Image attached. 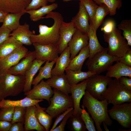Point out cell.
Listing matches in <instances>:
<instances>
[{
  "label": "cell",
  "mask_w": 131,
  "mask_h": 131,
  "mask_svg": "<svg viewBox=\"0 0 131 131\" xmlns=\"http://www.w3.org/2000/svg\"><path fill=\"white\" fill-rule=\"evenodd\" d=\"M112 78L95 74L87 79L86 91L94 98L103 100L102 95L106 90Z\"/></svg>",
  "instance_id": "obj_8"
},
{
  "label": "cell",
  "mask_w": 131,
  "mask_h": 131,
  "mask_svg": "<svg viewBox=\"0 0 131 131\" xmlns=\"http://www.w3.org/2000/svg\"><path fill=\"white\" fill-rule=\"evenodd\" d=\"M73 109L69 112L61 121L59 125L56 127L52 131H64L68 119L73 114Z\"/></svg>",
  "instance_id": "obj_43"
},
{
  "label": "cell",
  "mask_w": 131,
  "mask_h": 131,
  "mask_svg": "<svg viewBox=\"0 0 131 131\" xmlns=\"http://www.w3.org/2000/svg\"><path fill=\"white\" fill-rule=\"evenodd\" d=\"M12 124L11 122L0 120V131H9Z\"/></svg>",
  "instance_id": "obj_50"
},
{
  "label": "cell",
  "mask_w": 131,
  "mask_h": 131,
  "mask_svg": "<svg viewBox=\"0 0 131 131\" xmlns=\"http://www.w3.org/2000/svg\"><path fill=\"white\" fill-rule=\"evenodd\" d=\"M48 0H31L25 9L26 11L37 9L47 5Z\"/></svg>",
  "instance_id": "obj_42"
},
{
  "label": "cell",
  "mask_w": 131,
  "mask_h": 131,
  "mask_svg": "<svg viewBox=\"0 0 131 131\" xmlns=\"http://www.w3.org/2000/svg\"><path fill=\"white\" fill-rule=\"evenodd\" d=\"M26 11L19 13H8L5 16L1 26L9 30L11 32L16 29L20 25V20Z\"/></svg>",
  "instance_id": "obj_32"
},
{
  "label": "cell",
  "mask_w": 131,
  "mask_h": 131,
  "mask_svg": "<svg viewBox=\"0 0 131 131\" xmlns=\"http://www.w3.org/2000/svg\"><path fill=\"white\" fill-rule=\"evenodd\" d=\"M98 5L102 4L105 5L109 10L110 15L115 14L117 9H119L122 7V0H93Z\"/></svg>",
  "instance_id": "obj_36"
},
{
  "label": "cell",
  "mask_w": 131,
  "mask_h": 131,
  "mask_svg": "<svg viewBox=\"0 0 131 131\" xmlns=\"http://www.w3.org/2000/svg\"><path fill=\"white\" fill-rule=\"evenodd\" d=\"M119 80L120 83L127 90L131 91V78L127 76H122Z\"/></svg>",
  "instance_id": "obj_48"
},
{
  "label": "cell",
  "mask_w": 131,
  "mask_h": 131,
  "mask_svg": "<svg viewBox=\"0 0 131 131\" xmlns=\"http://www.w3.org/2000/svg\"><path fill=\"white\" fill-rule=\"evenodd\" d=\"M119 131H131V129H128V130H123V129H119Z\"/></svg>",
  "instance_id": "obj_53"
},
{
  "label": "cell",
  "mask_w": 131,
  "mask_h": 131,
  "mask_svg": "<svg viewBox=\"0 0 131 131\" xmlns=\"http://www.w3.org/2000/svg\"><path fill=\"white\" fill-rule=\"evenodd\" d=\"M109 13V10L105 5L102 4L98 5L92 21L90 22L96 31L102 23L105 17Z\"/></svg>",
  "instance_id": "obj_34"
},
{
  "label": "cell",
  "mask_w": 131,
  "mask_h": 131,
  "mask_svg": "<svg viewBox=\"0 0 131 131\" xmlns=\"http://www.w3.org/2000/svg\"><path fill=\"white\" fill-rule=\"evenodd\" d=\"M73 107L69 108L63 113L58 115L56 118L52 128L50 130V131H52L56 127L58 124L62 120L66 114L71 110L73 109Z\"/></svg>",
  "instance_id": "obj_47"
},
{
  "label": "cell",
  "mask_w": 131,
  "mask_h": 131,
  "mask_svg": "<svg viewBox=\"0 0 131 131\" xmlns=\"http://www.w3.org/2000/svg\"><path fill=\"white\" fill-rule=\"evenodd\" d=\"M119 58L111 56L108 53L107 48H104L101 52L88 59L86 63L88 71L96 74L107 71L115 62L119 61Z\"/></svg>",
  "instance_id": "obj_7"
},
{
  "label": "cell",
  "mask_w": 131,
  "mask_h": 131,
  "mask_svg": "<svg viewBox=\"0 0 131 131\" xmlns=\"http://www.w3.org/2000/svg\"><path fill=\"white\" fill-rule=\"evenodd\" d=\"M56 0H48V2L51 3H53L55 2Z\"/></svg>",
  "instance_id": "obj_54"
},
{
  "label": "cell",
  "mask_w": 131,
  "mask_h": 131,
  "mask_svg": "<svg viewBox=\"0 0 131 131\" xmlns=\"http://www.w3.org/2000/svg\"><path fill=\"white\" fill-rule=\"evenodd\" d=\"M31 0H0V10L6 13L25 11Z\"/></svg>",
  "instance_id": "obj_16"
},
{
  "label": "cell",
  "mask_w": 131,
  "mask_h": 131,
  "mask_svg": "<svg viewBox=\"0 0 131 131\" xmlns=\"http://www.w3.org/2000/svg\"><path fill=\"white\" fill-rule=\"evenodd\" d=\"M63 0V1L64 2H67L69 1H70L71 0Z\"/></svg>",
  "instance_id": "obj_55"
},
{
  "label": "cell",
  "mask_w": 131,
  "mask_h": 131,
  "mask_svg": "<svg viewBox=\"0 0 131 131\" xmlns=\"http://www.w3.org/2000/svg\"><path fill=\"white\" fill-rule=\"evenodd\" d=\"M96 32L90 22L89 29L88 33L89 38L88 46L90 50L88 59L91 58L96 54L102 51L104 48L101 45L98 41Z\"/></svg>",
  "instance_id": "obj_25"
},
{
  "label": "cell",
  "mask_w": 131,
  "mask_h": 131,
  "mask_svg": "<svg viewBox=\"0 0 131 131\" xmlns=\"http://www.w3.org/2000/svg\"><path fill=\"white\" fill-rule=\"evenodd\" d=\"M110 118L117 121L122 127L130 128L131 125V102L113 105L108 110Z\"/></svg>",
  "instance_id": "obj_9"
},
{
  "label": "cell",
  "mask_w": 131,
  "mask_h": 131,
  "mask_svg": "<svg viewBox=\"0 0 131 131\" xmlns=\"http://www.w3.org/2000/svg\"><path fill=\"white\" fill-rule=\"evenodd\" d=\"M35 106V114L37 120L46 131H49L52 122L53 118L46 111V108L40 106L39 103Z\"/></svg>",
  "instance_id": "obj_28"
},
{
  "label": "cell",
  "mask_w": 131,
  "mask_h": 131,
  "mask_svg": "<svg viewBox=\"0 0 131 131\" xmlns=\"http://www.w3.org/2000/svg\"><path fill=\"white\" fill-rule=\"evenodd\" d=\"M26 111V107H16L14 108L12 124L17 122L24 123Z\"/></svg>",
  "instance_id": "obj_40"
},
{
  "label": "cell",
  "mask_w": 131,
  "mask_h": 131,
  "mask_svg": "<svg viewBox=\"0 0 131 131\" xmlns=\"http://www.w3.org/2000/svg\"><path fill=\"white\" fill-rule=\"evenodd\" d=\"M45 62L35 59L26 71L25 75V81L23 91L25 92L31 89V86L33 78L40 67Z\"/></svg>",
  "instance_id": "obj_24"
},
{
  "label": "cell",
  "mask_w": 131,
  "mask_h": 131,
  "mask_svg": "<svg viewBox=\"0 0 131 131\" xmlns=\"http://www.w3.org/2000/svg\"><path fill=\"white\" fill-rule=\"evenodd\" d=\"M81 115L73 114L67 122L68 127L73 131H85L86 129Z\"/></svg>",
  "instance_id": "obj_35"
},
{
  "label": "cell",
  "mask_w": 131,
  "mask_h": 131,
  "mask_svg": "<svg viewBox=\"0 0 131 131\" xmlns=\"http://www.w3.org/2000/svg\"><path fill=\"white\" fill-rule=\"evenodd\" d=\"M79 4L78 12L72 18L71 21L73 23L77 29L88 34L90 26L89 16L83 5L80 2Z\"/></svg>",
  "instance_id": "obj_17"
},
{
  "label": "cell",
  "mask_w": 131,
  "mask_h": 131,
  "mask_svg": "<svg viewBox=\"0 0 131 131\" xmlns=\"http://www.w3.org/2000/svg\"><path fill=\"white\" fill-rule=\"evenodd\" d=\"M34 32L29 29V25L25 22L23 25H20L17 28L12 31L10 36H12L22 44L27 46L32 44L31 40V35Z\"/></svg>",
  "instance_id": "obj_18"
},
{
  "label": "cell",
  "mask_w": 131,
  "mask_h": 131,
  "mask_svg": "<svg viewBox=\"0 0 131 131\" xmlns=\"http://www.w3.org/2000/svg\"><path fill=\"white\" fill-rule=\"evenodd\" d=\"M106 75L119 79L122 76L131 78V66H127L119 61L111 66L107 71Z\"/></svg>",
  "instance_id": "obj_22"
},
{
  "label": "cell",
  "mask_w": 131,
  "mask_h": 131,
  "mask_svg": "<svg viewBox=\"0 0 131 131\" xmlns=\"http://www.w3.org/2000/svg\"><path fill=\"white\" fill-rule=\"evenodd\" d=\"M80 1L84 6L89 15L90 22H91L98 5L93 0H80Z\"/></svg>",
  "instance_id": "obj_39"
},
{
  "label": "cell",
  "mask_w": 131,
  "mask_h": 131,
  "mask_svg": "<svg viewBox=\"0 0 131 131\" xmlns=\"http://www.w3.org/2000/svg\"></svg>",
  "instance_id": "obj_56"
},
{
  "label": "cell",
  "mask_w": 131,
  "mask_h": 131,
  "mask_svg": "<svg viewBox=\"0 0 131 131\" xmlns=\"http://www.w3.org/2000/svg\"><path fill=\"white\" fill-rule=\"evenodd\" d=\"M15 107H3L0 109V120L11 122Z\"/></svg>",
  "instance_id": "obj_41"
},
{
  "label": "cell",
  "mask_w": 131,
  "mask_h": 131,
  "mask_svg": "<svg viewBox=\"0 0 131 131\" xmlns=\"http://www.w3.org/2000/svg\"><path fill=\"white\" fill-rule=\"evenodd\" d=\"M119 61L126 65L131 66V49L120 58Z\"/></svg>",
  "instance_id": "obj_46"
},
{
  "label": "cell",
  "mask_w": 131,
  "mask_h": 131,
  "mask_svg": "<svg viewBox=\"0 0 131 131\" xmlns=\"http://www.w3.org/2000/svg\"><path fill=\"white\" fill-rule=\"evenodd\" d=\"M29 51L25 47L21 46L9 54L0 58V71H5L15 65L25 57Z\"/></svg>",
  "instance_id": "obj_11"
},
{
  "label": "cell",
  "mask_w": 131,
  "mask_h": 131,
  "mask_svg": "<svg viewBox=\"0 0 131 131\" xmlns=\"http://www.w3.org/2000/svg\"><path fill=\"white\" fill-rule=\"evenodd\" d=\"M87 82L86 79L80 83L70 85L71 96L74 103V114H81L82 108L80 107V102L85 92Z\"/></svg>",
  "instance_id": "obj_15"
},
{
  "label": "cell",
  "mask_w": 131,
  "mask_h": 131,
  "mask_svg": "<svg viewBox=\"0 0 131 131\" xmlns=\"http://www.w3.org/2000/svg\"><path fill=\"white\" fill-rule=\"evenodd\" d=\"M115 27V21L112 20H107L101 29V31L104 33H108L111 32Z\"/></svg>",
  "instance_id": "obj_44"
},
{
  "label": "cell",
  "mask_w": 131,
  "mask_h": 131,
  "mask_svg": "<svg viewBox=\"0 0 131 131\" xmlns=\"http://www.w3.org/2000/svg\"><path fill=\"white\" fill-rule=\"evenodd\" d=\"M58 6L57 3H53L43 6L37 9L26 11V13L29 14L31 21L35 22L42 19L44 16L56 9Z\"/></svg>",
  "instance_id": "obj_30"
},
{
  "label": "cell",
  "mask_w": 131,
  "mask_h": 131,
  "mask_svg": "<svg viewBox=\"0 0 131 131\" xmlns=\"http://www.w3.org/2000/svg\"><path fill=\"white\" fill-rule=\"evenodd\" d=\"M53 94L52 88L43 80L37 85L34 86L32 89L25 92V95L29 98L35 100L44 99L49 103H50V98Z\"/></svg>",
  "instance_id": "obj_12"
},
{
  "label": "cell",
  "mask_w": 131,
  "mask_h": 131,
  "mask_svg": "<svg viewBox=\"0 0 131 131\" xmlns=\"http://www.w3.org/2000/svg\"><path fill=\"white\" fill-rule=\"evenodd\" d=\"M51 18L54 21L50 27L40 24L39 25V33L32 34L31 37L32 42L43 44H57L59 39V30L61 24L63 21L62 15L59 12L51 11L42 19Z\"/></svg>",
  "instance_id": "obj_2"
},
{
  "label": "cell",
  "mask_w": 131,
  "mask_h": 131,
  "mask_svg": "<svg viewBox=\"0 0 131 131\" xmlns=\"http://www.w3.org/2000/svg\"><path fill=\"white\" fill-rule=\"evenodd\" d=\"M102 124L105 131H109V130L107 128V125L105 123H103Z\"/></svg>",
  "instance_id": "obj_52"
},
{
  "label": "cell",
  "mask_w": 131,
  "mask_h": 131,
  "mask_svg": "<svg viewBox=\"0 0 131 131\" xmlns=\"http://www.w3.org/2000/svg\"><path fill=\"white\" fill-rule=\"evenodd\" d=\"M35 106L26 107L24 123L25 131L35 130L37 131H46L44 128L37 120L35 115Z\"/></svg>",
  "instance_id": "obj_21"
},
{
  "label": "cell",
  "mask_w": 131,
  "mask_h": 131,
  "mask_svg": "<svg viewBox=\"0 0 131 131\" xmlns=\"http://www.w3.org/2000/svg\"><path fill=\"white\" fill-rule=\"evenodd\" d=\"M118 29L123 31V35L128 45L131 46V20H122L118 25Z\"/></svg>",
  "instance_id": "obj_37"
},
{
  "label": "cell",
  "mask_w": 131,
  "mask_h": 131,
  "mask_svg": "<svg viewBox=\"0 0 131 131\" xmlns=\"http://www.w3.org/2000/svg\"><path fill=\"white\" fill-rule=\"evenodd\" d=\"M90 55V50L88 45L82 49L79 54L71 60L68 67L66 70H81L83 65Z\"/></svg>",
  "instance_id": "obj_26"
},
{
  "label": "cell",
  "mask_w": 131,
  "mask_h": 131,
  "mask_svg": "<svg viewBox=\"0 0 131 131\" xmlns=\"http://www.w3.org/2000/svg\"><path fill=\"white\" fill-rule=\"evenodd\" d=\"M103 37L105 41L108 43V53L111 56L120 58L131 49L118 28L115 27L110 33H104Z\"/></svg>",
  "instance_id": "obj_5"
},
{
  "label": "cell",
  "mask_w": 131,
  "mask_h": 131,
  "mask_svg": "<svg viewBox=\"0 0 131 131\" xmlns=\"http://www.w3.org/2000/svg\"><path fill=\"white\" fill-rule=\"evenodd\" d=\"M46 82L52 88L66 94L71 93L70 84L65 73L59 75L52 76Z\"/></svg>",
  "instance_id": "obj_23"
},
{
  "label": "cell",
  "mask_w": 131,
  "mask_h": 131,
  "mask_svg": "<svg viewBox=\"0 0 131 131\" xmlns=\"http://www.w3.org/2000/svg\"><path fill=\"white\" fill-rule=\"evenodd\" d=\"M23 45L13 37L9 36L0 45V58L9 54Z\"/></svg>",
  "instance_id": "obj_31"
},
{
  "label": "cell",
  "mask_w": 131,
  "mask_h": 131,
  "mask_svg": "<svg viewBox=\"0 0 131 131\" xmlns=\"http://www.w3.org/2000/svg\"><path fill=\"white\" fill-rule=\"evenodd\" d=\"M0 101L8 96H16L23 91L25 75H16L0 71Z\"/></svg>",
  "instance_id": "obj_3"
},
{
  "label": "cell",
  "mask_w": 131,
  "mask_h": 131,
  "mask_svg": "<svg viewBox=\"0 0 131 131\" xmlns=\"http://www.w3.org/2000/svg\"><path fill=\"white\" fill-rule=\"evenodd\" d=\"M65 71L68 81L70 85L77 84L96 74L95 72L89 71L83 72L81 70H66Z\"/></svg>",
  "instance_id": "obj_29"
},
{
  "label": "cell",
  "mask_w": 131,
  "mask_h": 131,
  "mask_svg": "<svg viewBox=\"0 0 131 131\" xmlns=\"http://www.w3.org/2000/svg\"><path fill=\"white\" fill-rule=\"evenodd\" d=\"M11 32L7 28L2 26L0 27V45L10 36Z\"/></svg>",
  "instance_id": "obj_45"
},
{
  "label": "cell",
  "mask_w": 131,
  "mask_h": 131,
  "mask_svg": "<svg viewBox=\"0 0 131 131\" xmlns=\"http://www.w3.org/2000/svg\"><path fill=\"white\" fill-rule=\"evenodd\" d=\"M108 104L113 105L131 102V91L126 89L119 79H112L108 83L106 91L102 95Z\"/></svg>",
  "instance_id": "obj_4"
},
{
  "label": "cell",
  "mask_w": 131,
  "mask_h": 131,
  "mask_svg": "<svg viewBox=\"0 0 131 131\" xmlns=\"http://www.w3.org/2000/svg\"><path fill=\"white\" fill-rule=\"evenodd\" d=\"M24 123L21 122H17L12 124L9 131H25Z\"/></svg>",
  "instance_id": "obj_49"
},
{
  "label": "cell",
  "mask_w": 131,
  "mask_h": 131,
  "mask_svg": "<svg viewBox=\"0 0 131 131\" xmlns=\"http://www.w3.org/2000/svg\"><path fill=\"white\" fill-rule=\"evenodd\" d=\"M53 91V95L50 99V104L45 111L54 118L68 108H74V103L71 96L56 89L54 88Z\"/></svg>",
  "instance_id": "obj_6"
},
{
  "label": "cell",
  "mask_w": 131,
  "mask_h": 131,
  "mask_svg": "<svg viewBox=\"0 0 131 131\" xmlns=\"http://www.w3.org/2000/svg\"><path fill=\"white\" fill-rule=\"evenodd\" d=\"M77 29L71 21L68 23L62 22L59 28V39L57 44L59 54H61L68 46L69 42Z\"/></svg>",
  "instance_id": "obj_13"
},
{
  "label": "cell",
  "mask_w": 131,
  "mask_h": 131,
  "mask_svg": "<svg viewBox=\"0 0 131 131\" xmlns=\"http://www.w3.org/2000/svg\"><path fill=\"white\" fill-rule=\"evenodd\" d=\"M82 111L81 117L85 124L86 130L89 131H96V128L94 120L89 114L85 109V108L82 105Z\"/></svg>",
  "instance_id": "obj_38"
},
{
  "label": "cell",
  "mask_w": 131,
  "mask_h": 131,
  "mask_svg": "<svg viewBox=\"0 0 131 131\" xmlns=\"http://www.w3.org/2000/svg\"><path fill=\"white\" fill-rule=\"evenodd\" d=\"M88 44V34L77 29L68 44L70 50L71 60L75 57L82 49Z\"/></svg>",
  "instance_id": "obj_14"
},
{
  "label": "cell",
  "mask_w": 131,
  "mask_h": 131,
  "mask_svg": "<svg viewBox=\"0 0 131 131\" xmlns=\"http://www.w3.org/2000/svg\"><path fill=\"white\" fill-rule=\"evenodd\" d=\"M108 104L106 99L98 100L85 91L83 96L82 105L87 109L88 112L91 116L98 131H103L101 126L103 123L110 126L113 124L108 112Z\"/></svg>",
  "instance_id": "obj_1"
},
{
  "label": "cell",
  "mask_w": 131,
  "mask_h": 131,
  "mask_svg": "<svg viewBox=\"0 0 131 131\" xmlns=\"http://www.w3.org/2000/svg\"><path fill=\"white\" fill-rule=\"evenodd\" d=\"M43 100L33 99L27 97L19 100H16L3 99L0 101V108L3 107H27L35 106L38 103L42 102Z\"/></svg>",
  "instance_id": "obj_27"
},
{
  "label": "cell",
  "mask_w": 131,
  "mask_h": 131,
  "mask_svg": "<svg viewBox=\"0 0 131 131\" xmlns=\"http://www.w3.org/2000/svg\"><path fill=\"white\" fill-rule=\"evenodd\" d=\"M35 49V59L49 62L54 61L58 57L57 44H43L36 43H32Z\"/></svg>",
  "instance_id": "obj_10"
},
{
  "label": "cell",
  "mask_w": 131,
  "mask_h": 131,
  "mask_svg": "<svg viewBox=\"0 0 131 131\" xmlns=\"http://www.w3.org/2000/svg\"><path fill=\"white\" fill-rule=\"evenodd\" d=\"M35 59L34 51H29L26 56L20 62L5 71L14 75H24L26 71Z\"/></svg>",
  "instance_id": "obj_19"
},
{
  "label": "cell",
  "mask_w": 131,
  "mask_h": 131,
  "mask_svg": "<svg viewBox=\"0 0 131 131\" xmlns=\"http://www.w3.org/2000/svg\"><path fill=\"white\" fill-rule=\"evenodd\" d=\"M56 60V59L50 62L46 61L44 66L40 67L39 74L33 79L32 85L34 86L36 85L43 79H49L51 77L52 70Z\"/></svg>",
  "instance_id": "obj_33"
},
{
  "label": "cell",
  "mask_w": 131,
  "mask_h": 131,
  "mask_svg": "<svg viewBox=\"0 0 131 131\" xmlns=\"http://www.w3.org/2000/svg\"><path fill=\"white\" fill-rule=\"evenodd\" d=\"M8 13L0 10V23H3L5 16Z\"/></svg>",
  "instance_id": "obj_51"
},
{
  "label": "cell",
  "mask_w": 131,
  "mask_h": 131,
  "mask_svg": "<svg viewBox=\"0 0 131 131\" xmlns=\"http://www.w3.org/2000/svg\"><path fill=\"white\" fill-rule=\"evenodd\" d=\"M70 50L68 46L56 59L55 66L52 70V76L59 75L64 74L70 63Z\"/></svg>",
  "instance_id": "obj_20"
}]
</instances>
